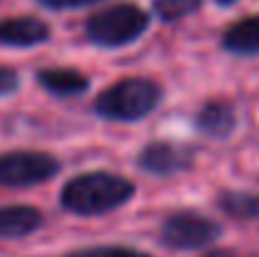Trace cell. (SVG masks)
<instances>
[{"mask_svg": "<svg viewBox=\"0 0 259 257\" xmlns=\"http://www.w3.org/2000/svg\"><path fill=\"white\" fill-rule=\"evenodd\" d=\"M131 179L111 171H86L68 179L61 189V204L76 217H98L123 207L134 197Z\"/></svg>", "mask_w": 259, "mask_h": 257, "instance_id": "cell-1", "label": "cell"}, {"mask_svg": "<svg viewBox=\"0 0 259 257\" xmlns=\"http://www.w3.org/2000/svg\"><path fill=\"white\" fill-rule=\"evenodd\" d=\"M164 88L144 76H128L98 93L93 111L106 121H141L161 103Z\"/></svg>", "mask_w": 259, "mask_h": 257, "instance_id": "cell-2", "label": "cell"}, {"mask_svg": "<svg viewBox=\"0 0 259 257\" xmlns=\"http://www.w3.org/2000/svg\"><path fill=\"white\" fill-rule=\"evenodd\" d=\"M149 28V13L134 3H118L93 13L86 20V35L101 48H121L141 38Z\"/></svg>", "mask_w": 259, "mask_h": 257, "instance_id": "cell-3", "label": "cell"}, {"mask_svg": "<svg viewBox=\"0 0 259 257\" xmlns=\"http://www.w3.org/2000/svg\"><path fill=\"white\" fill-rule=\"evenodd\" d=\"M61 162L46 152H5L0 154V187H35L53 179Z\"/></svg>", "mask_w": 259, "mask_h": 257, "instance_id": "cell-4", "label": "cell"}, {"mask_svg": "<svg viewBox=\"0 0 259 257\" xmlns=\"http://www.w3.org/2000/svg\"><path fill=\"white\" fill-rule=\"evenodd\" d=\"M222 237V227L196 212H174L161 225V242L171 250H196L217 242Z\"/></svg>", "mask_w": 259, "mask_h": 257, "instance_id": "cell-5", "label": "cell"}, {"mask_svg": "<svg viewBox=\"0 0 259 257\" xmlns=\"http://www.w3.org/2000/svg\"><path fill=\"white\" fill-rule=\"evenodd\" d=\"M136 162L151 176H174L194 164V149L186 144H179V141L154 139L151 144H146L141 149Z\"/></svg>", "mask_w": 259, "mask_h": 257, "instance_id": "cell-6", "label": "cell"}, {"mask_svg": "<svg viewBox=\"0 0 259 257\" xmlns=\"http://www.w3.org/2000/svg\"><path fill=\"white\" fill-rule=\"evenodd\" d=\"M51 38L48 23L33 15H15L0 20V46L8 48H33Z\"/></svg>", "mask_w": 259, "mask_h": 257, "instance_id": "cell-7", "label": "cell"}, {"mask_svg": "<svg viewBox=\"0 0 259 257\" xmlns=\"http://www.w3.org/2000/svg\"><path fill=\"white\" fill-rule=\"evenodd\" d=\"M196 129L211 139H229L237 129V114L229 101H206L196 114Z\"/></svg>", "mask_w": 259, "mask_h": 257, "instance_id": "cell-8", "label": "cell"}, {"mask_svg": "<svg viewBox=\"0 0 259 257\" xmlns=\"http://www.w3.org/2000/svg\"><path fill=\"white\" fill-rule=\"evenodd\" d=\"M43 214L28 204H5L0 207V240H23L40 230Z\"/></svg>", "mask_w": 259, "mask_h": 257, "instance_id": "cell-9", "label": "cell"}, {"mask_svg": "<svg viewBox=\"0 0 259 257\" xmlns=\"http://www.w3.org/2000/svg\"><path fill=\"white\" fill-rule=\"evenodd\" d=\"M222 46L234 56H257L259 53V15H247L232 23L224 35Z\"/></svg>", "mask_w": 259, "mask_h": 257, "instance_id": "cell-10", "label": "cell"}, {"mask_svg": "<svg viewBox=\"0 0 259 257\" xmlns=\"http://www.w3.org/2000/svg\"><path fill=\"white\" fill-rule=\"evenodd\" d=\"M35 79L48 93H53L58 98L81 96L91 86L86 76L81 71H76V68H43V71H38Z\"/></svg>", "mask_w": 259, "mask_h": 257, "instance_id": "cell-11", "label": "cell"}, {"mask_svg": "<svg viewBox=\"0 0 259 257\" xmlns=\"http://www.w3.org/2000/svg\"><path fill=\"white\" fill-rule=\"evenodd\" d=\"M224 214L242 219V222H257L259 219V194L257 192H222L217 197Z\"/></svg>", "mask_w": 259, "mask_h": 257, "instance_id": "cell-12", "label": "cell"}, {"mask_svg": "<svg viewBox=\"0 0 259 257\" xmlns=\"http://www.w3.org/2000/svg\"><path fill=\"white\" fill-rule=\"evenodd\" d=\"M204 0H154V13L164 20V23H174L181 20L191 13H196L201 8Z\"/></svg>", "mask_w": 259, "mask_h": 257, "instance_id": "cell-13", "label": "cell"}, {"mask_svg": "<svg viewBox=\"0 0 259 257\" xmlns=\"http://www.w3.org/2000/svg\"><path fill=\"white\" fill-rule=\"evenodd\" d=\"M66 257H151V255L141 252V250H134V247H121V245H98V247L73 250Z\"/></svg>", "mask_w": 259, "mask_h": 257, "instance_id": "cell-14", "label": "cell"}, {"mask_svg": "<svg viewBox=\"0 0 259 257\" xmlns=\"http://www.w3.org/2000/svg\"><path fill=\"white\" fill-rule=\"evenodd\" d=\"M20 88V76L18 71L8 68V66H0V96H10Z\"/></svg>", "mask_w": 259, "mask_h": 257, "instance_id": "cell-15", "label": "cell"}, {"mask_svg": "<svg viewBox=\"0 0 259 257\" xmlns=\"http://www.w3.org/2000/svg\"><path fill=\"white\" fill-rule=\"evenodd\" d=\"M43 8L51 10H73V8H86V5H96L98 0H38Z\"/></svg>", "mask_w": 259, "mask_h": 257, "instance_id": "cell-16", "label": "cell"}, {"mask_svg": "<svg viewBox=\"0 0 259 257\" xmlns=\"http://www.w3.org/2000/svg\"><path fill=\"white\" fill-rule=\"evenodd\" d=\"M204 257H237L234 252H227V250H214V252H206Z\"/></svg>", "mask_w": 259, "mask_h": 257, "instance_id": "cell-17", "label": "cell"}, {"mask_svg": "<svg viewBox=\"0 0 259 257\" xmlns=\"http://www.w3.org/2000/svg\"><path fill=\"white\" fill-rule=\"evenodd\" d=\"M217 3H219V5H232L234 0H217Z\"/></svg>", "mask_w": 259, "mask_h": 257, "instance_id": "cell-18", "label": "cell"}]
</instances>
